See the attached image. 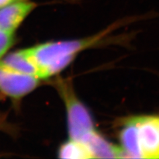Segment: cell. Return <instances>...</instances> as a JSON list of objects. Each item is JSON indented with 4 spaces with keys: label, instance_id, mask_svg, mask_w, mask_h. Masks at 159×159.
Returning a JSON list of instances; mask_svg holds the SVG:
<instances>
[{
    "label": "cell",
    "instance_id": "obj_1",
    "mask_svg": "<svg viewBox=\"0 0 159 159\" xmlns=\"http://www.w3.org/2000/svg\"><path fill=\"white\" fill-rule=\"evenodd\" d=\"M106 33L84 39L47 43L25 51L39 68L40 80L47 79L65 68L77 53L98 44Z\"/></svg>",
    "mask_w": 159,
    "mask_h": 159
},
{
    "label": "cell",
    "instance_id": "obj_2",
    "mask_svg": "<svg viewBox=\"0 0 159 159\" xmlns=\"http://www.w3.org/2000/svg\"><path fill=\"white\" fill-rule=\"evenodd\" d=\"M57 86L65 103L70 139L82 142L88 135L95 131L92 117L75 95L69 82L61 81L57 84Z\"/></svg>",
    "mask_w": 159,
    "mask_h": 159
},
{
    "label": "cell",
    "instance_id": "obj_3",
    "mask_svg": "<svg viewBox=\"0 0 159 159\" xmlns=\"http://www.w3.org/2000/svg\"><path fill=\"white\" fill-rule=\"evenodd\" d=\"M40 79L15 72L0 64V92L13 99H20L35 89Z\"/></svg>",
    "mask_w": 159,
    "mask_h": 159
},
{
    "label": "cell",
    "instance_id": "obj_4",
    "mask_svg": "<svg viewBox=\"0 0 159 159\" xmlns=\"http://www.w3.org/2000/svg\"><path fill=\"white\" fill-rule=\"evenodd\" d=\"M137 125L143 158H159V117H137Z\"/></svg>",
    "mask_w": 159,
    "mask_h": 159
},
{
    "label": "cell",
    "instance_id": "obj_5",
    "mask_svg": "<svg viewBox=\"0 0 159 159\" xmlns=\"http://www.w3.org/2000/svg\"><path fill=\"white\" fill-rule=\"evenodd\" d=\"M36 6L23 0L0 8V30L14 33Z\"/></svg>",
    "mask_w": 159,
    "mask_h": 159
},
{
    "label": "cell",
    "instance_id": "obj_6",
    "mask_svg": "<svg viewBox=\"0 0 159 159\" xmlns=\"http://www.w3.org/2000/svg\"><path fill=\"white\" fill-rule=\"evenodd\" d=\"M81 143L86 146L93 158H127L121 147L108 142L96 130L88 135Z\"/></svg>",
    "mask_w": 159,
    "mask_h": 159
},
{
    "label": "cell",
    "instance_id": "obj_7",
    "mask_svg": "<svg viewBox=\"0 0 159 159\" xmlns=\"http://www.w3.org/2000/svg\"><path fill=\"white\" fill-rule=\"evenodd\" d=\"M123 127L119 132L121 148L127 158H142L143 155L139 144L137 117L125 119L122 123Z\"/></svg>",
    "mask_w": 159,
    "mask_h": 159
},
{
    "label": "cell",
    "instance_id": "obj_8",
    "mask_svg": "<svg viewBox=\"0 0 159 159\" xmlns=\"http://www.w3.org/2000/svg\"><path fill=\"white\" fill-rule=\"evenodd\" d=\"M0 64L15 72L33 76L40 79L39 68L29 58L25 49L20 50L0 59Z\"/></svg>",
    "mask_w": 159,
    "mask_h": 159
},
{
    "label": "cell",
    "instance_id": "obj_9",
    "mask_svg": "<svg viewBox=\"0 0 159 159\" xmlns=\"http://www.w3.org/2000/svg\"><path fill=\"white\" fill-rule=\"evenodd\" d=\"M58 157L61 158H93L86 146L82 143L70 139L60 148Z\"/></svg>",
    "mask_w": 159,
    "mask_h": 159
},
{
    "label": "cell",
    "instance_id": "obj_10",
    "mask_svg": "<svg viewBox=\"0 0 159 159\" xmlns=\"http://www.w3.org/2000/svg\"><path fill=\"white\" fill-rule=\"evenodd\" d=\"M14 41V33L0 30V59L12 46Z\"/></svg>",
    "mask_w": 159,
    "mask_h": 159
},
{
    "label": "cell",
    "instance_id": "obj_11",
    "mask_svg": "<svg viewBox=\"0 0 159 159\" xmlns=\"http://www.w3.org/2000/svg\"><path fill=\"white\" fill-rule=\"evenodd\" d=\"M23 1V0H0V8H2L4 6H7L9 4H11L15 2Z\"/></svg>",
    "mask_w": 159,
    "mask_h": 159
}]
</instances>
